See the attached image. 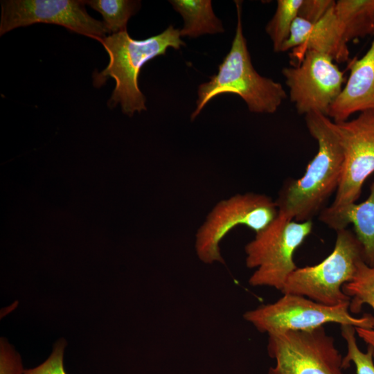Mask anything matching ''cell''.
Masks as SVG:
<instances>
[{"instance_id":"cell-13","label":"cell","mask_w":374,"mask_h":374,"mask_svg":"<svg viewBox=\"0 0 374 374\" xmlns=\"http://www.w3.org/2000/svg\"><path fill=\"white\" fill-rule=\"evenodd\" d=\"M350 64L347 82L328 114L335 123L374 108V39L366 54Z\"/></svg>"},{"instance_id":"cell-4","label":"cell","mask_w":374,"mask_h":374,"mask_svg":"<svg viewBox=\"0 0 374 374\" xmlns=\"http://www.w3.org/2000/svg\"><path fill=\"white\" fill-rule=\"evenodd\" d=\"M312 227V220L299 222L278 212L275 219L244 247L246 266L255 269L249 284L281 291L297 268L294 253L311 233Z\"/></svg>"},{"instance_id":"cell-21","label":"cell","mask_w":374,"mask_h":374,"mask_svg":"<svg viewBox=\"0 0 374 374\" xmlns=\"http://www.w3.org/2000/svg\"><path fill=\"white\" fill-rule=\"evenodd\" d=\"M66 341L62 339L53 347L48 358L40 365L26 369L24 374H66L63 364L64 351Z\"/></svg>"},{"instance_id":"cell-9","label":"cell","mask_w":374,"mask_h":374,"mask_svg":"<svg viewBox=\"0 0 374 374\" xmlns=\"http://www.w3.org/2000/svg\"><path fill=\"white\" fill-rule=\"evenodd\" d=\"M336 125L344 150L343 172L332 203L319 213L324 224L356 203L364 183L374 172V108Z\"/></svg>"},{"instance_id":"cell-19","label":"cell","mask_w":374,"mask_h":374,"mask_svg":"<svg viewBox=\"0 0 374 374\" xmlns=\"http://www.w3.org/2000/svg\"><path fill=\"white\" fill-rule=\"evenodd\" d=\"M303 0H278L276 12L266 26V32L276 53L281 51L287 40L292 26L298 17Z\"/></svg>"},{"instance_id":"cell-5","label":"cell","mask_w":374,"mask_h":374,"mask_svg":"<svg viewBox=\"0 0 374 374\" xmlns=\"http://www.w3.org/2000/svg\"><path fill=\"white\" fill-rule=\"evenodd\" d=\"M332 251L321 262L297 267L280 291L308 297L326 305L350 302L342 290L355 276L360 262L364 260L362 248L354 233L346 229L337 231Z\"/></svg>"},{"instance_id":"cell-14","label":"cell","mask_w":374,"mask_h":374,"mask_svg":"<svg viewBox=\"0 0 374 374\" xmlns=\"http://www.w3.org/2000/svg\"><path fill=\"white\" fill-rule=\"evenodd\" d=\"M325 224L336 231L353 224L365 262L374 266V182L366 200L350 205Z\"/></svg>"},{"instance_id":"cell-15","label":"cell","mask_w":374,"mask_h":374,"mask_svg":"<svg viewBox=\"0 0 374 374\" xmlns=\"http://www.w3.org/2000/svg\"><path fill=\"white\" fill-rule=\"evenodd\" d=\"M174 9L184 21L181 37H197L204 34L224 32L222 21L215 16L210 0H170Z\"/></svg>"},{"instance_id":"cell-17","label":"cell","mask_w":374,"mask_h":374,"mask_svg":"<svg viewBox=\"0 0 374 374\" xmlns=\"http://www.w3.org/2000/svg\"><path fill=\"white\" fill-rule=\"evenodd\" d=\"M335 12L348 42L374 33V0H339Z\"/></svg>"},{"instance_id":"cell-23","label":"cell","mask_w":374,"mask_h":374,"mask_svg":"<svg viewBox=\"0 0 374 374\" xmlns=\"http://www.w3.org/2000/svg\"><path fill=\"white\" fill-rule=\"evenodd\" d=\"M20 356L8 344H1L0 374H24Z\"/></svg>"},{"instance_id":"cell-6","label":"cell","mask_w":374,"mask_h":374,"mask_svg":"<svg viewBox=\"0 0 374 374\" xmlns=\"http://www.w3.org/2000/svg\"><path fill=\"white\" fill-rule=\"evenodd\" d=\"M349 303L326 305L308 297L283 294L276 301L264 304L244 312L243 318L261 333L267 335L287 330H309L328 323L355 328L373 329L374 317L353 315Z\"/></svg>"},{"instance_id":"cell-16","label":"cell","mask_w":374,"mask_h":374,"mask_svg":"<svg viewBox=\"0 0 374 374\" xmlns=\"http://www.w3.org/2000/svg\"><path fill=\"white\" fill-rule=\"evenodd\" d=\"M342 290L350 299L351 314L359 313L364 305H369L374 311V266H369L364 260L360 262L355 276ZM355 328L357 335L373 349L374 357V328Z\"/></svg>"},{"instance_id":"cell-22","label":"cell","mask_w":374,"mask_h":374,"mask_svg":"<svg viewBox=\"0 0 374 374\" xmlns=\"http://www.w3.org/2000/svg\"><path fill=\"white\" fill-rule=\"evenodd\" d=\"M335 3L332 0H303L298 17L314 24Z\"/></svg>"},{"instance_id":"cell-3","label":"cell","mask_w":374,"mask_h":374,"mask_svg":"<svg viewBox=\"0 0 374 374\" xmlns=\"http://www.w3.org/2000/svg\"><path fill=\"white\" fill-rule=\"evenodd\" d=\"M235 2L238 21L231 49L219 65L217 73L199 86L197 106L190 116L192 121L212 98L222 93L238 94L250 112L260 114L276 112L287 97L279 82L260 75L253 68L243 35L242 3Z\"/></svg>"},{"instance_id":"cell-20","label":"cell","mask_w":374,"mask_h":374,"mask_svg":"<svg viewBox=\"0 0 374 374\" xmlns=\"http://www.w3.org/2000/svg\"><path fill=\"white\" fill-rule=\"evenodd\" d=\"M341 334L346 344V353L343 357L344 368H347L353 364L356 374H374L373 350L369 346L366 352L359 349L357 343L355 327L342 325Z\"/></svg>"},{"instance_id":"cell-18","label":"cell","mask_w":374,"mask_h":374,"mask_svg":"<svg viewBox=\"0 0 374 374\" xmlns=\"http://www.w3.org/2000/svg\"><path fill=\"white\" fill-rule=\"evenodd\" d=\"M103 17V22L108 31L112 34L127 30L130 18L141 7L140 1L130 0H89L84 1Z\"/></svg>"},{"instance_id":"cell-8","label":"cell","mask_w":374,"mask_h":374,"mask_svg":"<svg viewBox=\"0 0 374 374\" xmlns=\"http://www.w3.org/2000/svg\"><path fill=\"white\" fill-rule=\"evenodd\" d=\"M267 348L276 362L268 374H344L343 356L323 326L268 335Z\"/></svg>"},{"instance_id":"cell-12","label":"cell","mask_w":374,"mask_h":374,"mask_svg":"<svg viewBox=\"0 0 374 374\" xmlns=\"http://www.w3.org/2000/svg\"><path fill=\"white\" fill-rule=\"evenodd\" d=\"M335 4L314 24L297 17L280 52L293 49V56L299 62L307 51L327 55L337 62L348 61V42L337 18Z\"/></svg>"},{"instance_id":"cell-11","label":"cell","mask_w":374,"mask_h":374,"mask_svg":"<svg viewBox=\"0 0 374 374\" xmlns=\"http://www.w3.org/2000/svg\"><path fill=\"white\" fill-rule=\"evenodd\" d=\"M334 62L327 55L307 51L298 65L282 70L299 114L317 112L328 116L343 89L344 75Z\"/></svg>"},{"instance_id":"cell-7","label":"cell","mask_w":374,"mask_h":374,"mask_svg":"<svg viewBox=\"0 0 374 374\" xmlns=\"http://www.w3.org/2000/svg\"><path fill=\"white\" fill-rule=\"evenodd\" d=\"M278 214L276 202L263 194H236L220 201L197 231L195 249L198 258L205 264H224L220 244L232 229L245 226L257 233Z\"/></svg>"},{"instance_id":"cell-2","label":"cell","mask_w":374,"mask_h":374,"mask_svg":"<svg viewBox=\"0 0 374 374\" xmlns=\"http://www.w3.org/2000/svg\"><path fill=\"white\" fill-rule=\"evenodd\" d=\"M100 43L107 52L109 63L101 72L93 74V85H103L109 78L116 82L108 105L119 104L124 114L146 110L145 97L139 89L138 77L142 66L155 57L165 55L169 47L179 49L185 43L180 30L170 25L164 31L149 38L132 39L127 30L106 36Z\"/></svg>"},{"instance_id":"cell-10","label":"cell","mask_w":374,"mask_h":374,"mask_svg":"<svg viewBox=\"0 0 374 374\" xmlns=\"http://www.w3.org/2000/svg\"><path fill=\"white\" fill-rule=\"evenodd\" d=\"M0 35L37 23L62 26L101 42L108 31L103 21L91 17L80 0L1 1Z\"/></svg>"},{"instance_id":"cell-1","label":"cell","mask_w":374,"mask_h":374,"mask_svg":"<svg viewBox=\"0 0 374 374\" xmlns=\"http://www.w3.org/2000/svg\"><path fill=\"white\" fill-rule=\"evenodd\" d=\"M318 150L303 175L287 181L275 201L278 212L299 222L312 220L336 192L342 175L344 150L336 123L320 112L305 115Z\"/></svg>"}]
</instances>
